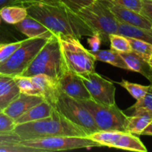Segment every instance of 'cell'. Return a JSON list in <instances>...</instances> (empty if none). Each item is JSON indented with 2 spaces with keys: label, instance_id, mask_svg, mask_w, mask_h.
<instances>
[{
  "label": "cell",
  "instance_id": "6da1fadb",
  "mask_svg": "<svg viewBox=\"0 0 152 152\" xmlns=\"http://www.w3.org/2000/svg\"><path fill=\"white\" fill-rule=\"evenodd\" d=\"M28 16L37 19L56 35L71 36L80 40L94 31L76 12L65 5L37 4L27 7Z\"/></svg>",
  "mask_w": 152,
  "mask_h": 152
},
{
  "label": "cell",
  "instance_id": "7a4b0ae2",
  "mask_svg": "<svg viewBox=\"0 0 152 152\" xmlns=\"http://www.w3.org/2000/svg\"><path fill=\"white\" fill-rule=\"evenodd\" d=\"M13 132L22 140L57 136L87 137V133L53 108L49 117L16 125Z\"/></svg>",
  "mask_w": 152,
  "mask_h": 152
},
{
  "label": "cell",
  "instance_id": "3957f363",
  "mask_svg": "<svg viewBox=\"0 0 152 152\" xmlns=\"http://www.w3.org/2000/svg\"><path fill=\"white\" fill-rule=\"evenodd\" d=\"M67 69L59 38L54 34L48 39L21 75L33 77L37 74H45L57 81Z\"/></svg>",
  "mask_w": 152,
  "mask_h": 152
},
{
  "label": "cell",
  "instance_id": "277c9868",
  "mask_svg": "<svg viewBox=\"0 0 152 152\" xmlns=\"http://www.w3.org/2000/svg\"><path fill=\"white\" fill-rule=\"evenodd\" d=\"M45 100L65 118L82 128L87 135L99 131L93 117L86 108L78 100L62 91L58 84Z\"/></svg>",
  "mask_w": 152,
  "mask_h": 152
},
{
  "label": "cell",
  "instance_id": "5b68a950",
  "mask_svg": "<svg viewBox=\"0 0 152 152\" xmlns=\"http://www.w3.org/2000/svg\"><path fill=\"white\" fill-rule=\"evenodd\" d=\"M67 68L78 76L95 71L96 59L80 40L71 36L57 35Z\"/></svg>",
  "mask_w": 152,
  "mask_h": 152
},
{
  "label": "cell",
  "instance_id": "8992f818",
  "mask_svg": "<svg viewBox=\"0 0 152 152\" xmlns=\"http://www.w3.org/2000/svg\"><path fill=\"white\" fill-rule=\"evenodd\" d=\"M77 13L95 33L100 35L103 42H108L109 34H117L119 21L110 9L99 0H95Z\"/></svg>",
  "mask_w": 152,
  "mask_h": 152
},
{
  "label": "cell",
  "instance_id": "52a82bcc",
  "mask_svg": "<svg viewBox=\"0 0 152 152\" xmlns=\"http://www.w3.org/2000/svg\"><path fill=\"white\" fill-rule=\"evenodd\" d=\"M48 39L36 37L23 39L21 45L0 65V74L12 77L21 75Z\"/></svg>",
  "mask_w": 152,
  "mask_h": 152
},
{
  "label": "cell",
  "instance_id": "ba28073f",
  "mask_svg": "<svg viewBox=\"0 0 152 152\" xmlns=\"http://www.w3.org/2000/svg\"><path fill=\"white\" fill-rule=\"evenodd\" d=\"M93 117L99 131L126 132L127 117L116 104L111 105L98 103L92 99L79 101Z\"/></svg>",
  "mask_w": 152,
  "mask_h": 152
},
{
  "label": "cell",
  "instance_id": "9c48e42d",
  "mask_svg": "<svg viewBox=\"0 0 152 152\" xmlns=\"http://www.w3.org/2000/svg\"><path fill=\"white\" fill-rule=\"evenodd\" d=\"M20 142L26 146L37 148L43 152L102 147L100 144L88 137H49L28 140H21Z\"/></svg>",
  "mask_w": 152,
  "mask_h": 152
},
{
  "label": "cell",
  "instance_id": "30bf717a",
  "mask_svg": "<svg viewBox=\"0 0 152 152\" xmlns=\"http://www.w3.org/2000/svg\"><path fill=\"white\" fill-rule=\"evenodd\" d=\"M80 77L93 100L107 105L116 104V87L112 82L106 80L95 71Z\"/></svg>",
  "mask_w": 152,
  "mask_h": 152
},
{
  "label": "cell",
  "instance_id": "8fae6325",
  "mask_svg": "<svg viewBox=\"0 0 152 152\" xmlns=\"http://www.w3.org/2000/svg\"><path fill=\"white\" fill-rule=\"evenodd\" d=\"M110 9L119 22L152 30V22L140 13L128 9L113 0H99Z\"/></svg>",
  "mask_w": 152,
  "mask_h": 152
},
{
  "label": "cell",
  "instance_id": "7c38bea8",
  "mask_svg": "<svg viewBox=\"0 0 152 152\" xmlns=\"http://www.w3.org/2000/svg\"><path fill=\"white\" fill-rule=\"evenodd\" d=\"M57 84L62 91L77 100L91 99L81 77L69 70L65 71L57 80Z\"/></svg>",
  "mask_w": 152,
  "mask_h": 152
},
{
  "label": "cell",
  "instance_id": "4fadbf2b",
  "mask_svg": "<svg viewBox=\"0 0 152 152\" xmlns=\"http://www.w3.org/2000/svg\"><path fill=\"white\" fill-rule=\"evenodd\" d=\"M44 100V98L42 96L20 93L14 100L12 101L4 109L2 110V111L15 120L24 113L35 105L41 103Z\"/></svg>",
  "mask_w": 152,
  "mask_h": 152
},
{
  "label": "cell",
  "instance_id": "5bb4252c",
  "mask_svg": "<svg viewBox=\"0 0 152 152\" xmlns=\"http://www.w3.org/2000/svg\"><path fill=\"white\" fill-rule=\"evenodd\" d=\"M15 26L18 31L26 36L28 38L43 37L48 39L54 35V34L47 27L28 15L25 19L16 24Z\"/></svg>",
  "mask_w": 152,
  "mask_h": 152
},
{
  "label": "cell",
  "instance_id": "9a60e30c",
  "mask_svg": "<svg viewBox=\"0 0 152 152\" xmlns=\"http://www.w3.org/2000/svg\"><path fill=\"white\" fill-rule=\"evenodd\" d=\"M14 78L0 74V109L3 110L19 95Z\"/></svg>",
  "mask_w": 152,
  "mask_h": 152
},
{
  "label": "cell",
  "instance_id": "2e32d148",
  "mask_svg": "<svg viewBox=\"0 0 152 152\" xmlns=\"http://www.w3.org/2000/svg\"><path fill=\"white\" fill-rule=\"evenodd\" d=\"M152 121V114L143 109L134 110L132 115L127 117L126 132L133 134H142Z\"/></svg>",
  "mask_w": 152,
  "mask_h": 152
},
{
  "label": "cell",
  "instance_id": "e0dca14e",
  "mask_svg": "<svg viewBox=\"0 0 152 152\" xmlns=\"http://www.w3.org/2000/svg\"><path fill=\"white\" fill-rule=\"evenodd\" d=\"M120 54L124 59L129 68V71L140 73L148 79L152 84V67L149 62L132 50L126 53H120Z\"/></svg>",
  "mask_w": 152,
  "mask_h": 152
},
{
  "label": "cell",
  "instance_id": "ac0fdd59",
  "mask_svg": "<svg viewBox=\"0 0 152 152\" xmlns=\"http://www.w3.org/2000/svg\"><path fill=\"white\" fill-rule=\"evenodd\" d=\"M53 111V107L47 101L44 100L41 103L35 105L31 109L16 118L14 120L15 124L19 125L22 123L36 121L49 117Z\"/></svg>",
  "mask_w": 152,
  "mask_h": 152
},
{
  "label": "cell",
  "instance_id": "d6986e66",
  "mask_svg": "<svg viewBox=\"0 0 152 152\" xmlns=\"http://www.w3.org/2000/svg\"><path fill=\"white\" fill-rule=\"evenodd\" d=\"M117 34L129 38L137 39L152 45V30L119 22Z\"/></svg>",
  "mask_w": 152,
  "mask_h": 152
},
{
  "label": "cell",
  "instance_id": "ffe728a7",
  "mask_svg": "<svg viewBox=\"0 0 152 152\" xmlns=\"http://www.w3.org/2000/svg\"><path fill=\"white\" fill-rule=\"evenodd\" d=\"M114 148L137 152H146L148 151L139 137L126 132H122L120 137L114 144Z\"/></svg>",
  "mask_w": 152,
  "mask_h": 152
},
{
  "label": "cell",
  "instance_id": "44dd1931",
  "mask_svg": "<svg viewBox=\"0 0 152 152\" xmlns=\"http://www.w3.org/2000/svg\"><path fill=\"white\" fill-rule=\"evenodd\" d=\"M92 53L94 56L96 61L105 62V63L110 64L113 66L117 67L121 69L129 70V68H128L124 59L122 57L120 53L113 50V49L111 48L108 49V50H100L99 49L97 51L92 52Z\"/></svg>",
  "mask_w": 152,
  "mask_h": 152
},
{
  "label": "cell",
  "instance_id": "7402d4cb",
  "mask_svg": "<svg viewBox=\"0 0 152 152\" xmlns=\"http://www.w3.org/2000/svg\"><path fill=\"white\" fill-rule=\"evenodd\" d=\"M26 7L19 5H10L2 7L0 10V17L4 22L16 25L28 16Z\"/></svg>",
  "mask_w": 152,
  "mask_h": 152
},
{
  "label": "cell",
  "instance_id": "603a6c76",
  "mask_svg": "<svg viewBox=\"0 0 152 152\" xmlns=\"http://www.w3.org/2000/svg\"><path fill=\"white\" fill-rule=\"evenodd\" d=\"M31 78L34 87L38 91L40 96L44 98V99L57 84L56 80L45 74H37L31 77Z\"/></svg>",
  "mask_w": 152,
  "mask_h": 152
},
{
  "label": "cell",
  "instance_id": "cb8c5ba5",
  "mask_svg": "<svg viewBox=\"0 0 152 152\" xmlns=\"http://www.w3.org/2000/svg\"><path fill=\"white\" fill-rule=\"evenodd\" d=\"M127 38L130 43L132 51L139 55L147 62H149L152 56V45L137 39L129 38V37Z\"/></svg>",
  "mask_w": 152,
  "mask_h": 152
},
{
  "label": "cell",
  "instance_id": "d4e9b609",
  "mask_svg": "<svg viewBox=\"0 0 152 152\" xmlns=\"http://www.w3.org/2000/svg\"><path fill=\"white\" fill-rule=\"evenodd\" d=\"M118 83L120 86L124 88L125 89L128 91L129 94L133 96L137 101L142 99L145 94L148 92L149 86H142V85L137 84V83H131L126 80H122L121 82H119Z\"/></svg>",
  "mask_w": 152,
  "mask_h": 152
},
{
  "label": "cell",
  "instance_id": "484cf974",
  "mask_svg": "<svg viewBox=\"0 0 152 152\" xmlns=\"http://www.w3.org/2000/svg\"><path fill=\"white\" fill-rule=\"evenodd\" d=\"M111 48L119 53H126L132 51L130 43L127 37L119 34H111L108 36Z\"/></svg>",
  "mask_w": 152,
  "mask_h": 152
},
{
  "label": "cell",
  "instance_id": "4316f807",
  "mask_svg": "<svg viewBox=\"0 0 152 152\" xmlns=\"http://www.w3.org/2000/svg\"><path fill=\"white\" fill-rule=\"evenodd\" d=\"M19 87L20 93L26 94L31 95H38L40 96L38 91L34 87V85L31 80V77H25V76L19 75L13 77Z\"/></svg>",
  "mask_w": 152,
  "mask_h": 152
},
{
  "label": "cell",
  "instance_id": "83f0119b",
  "mask_svg": "<svg viewBox=\"0 0 152 152\" xmlns=\"http://www.w3.org/2000/svg\"><path fill=\"white\" fill-rule=\"evenodd\" d=\"M22 42H23V39L2 44L0 46V65L7 60L12 53L21 45Z\"/></svg>",
  "mask_w": 152,
  "mask_h": 152
},
{
  "label": "cell",
  "instance_id": "f1b7e54d",
  "mask_svg": "<svg viewBox=\"0 0 152 152\" xmlns=\"http://www.w3.org/2000/svg\"><path fill=\"white\" fill-rule=\"evenodd\" d=\"M136 109L145 110L152 114V84L149 86V88L145 96L142 99L137 101L134 105L129 108V110L132 111Z\"/></svg>",
  "mask_w": 152,
  "mask_h": 152
},
{
  "label": "cell",
  "instance_id": "f546056e",
  "mask_svg": "<svg viewBox=\"0 0 152 152\" xmlns=\"http://www.w3.org/2000/svg\"><path fill=\"white\" fill-rule=\"evenodd\" d=\"M16 124L14 120L0 111V134H7L13 132Z\"/></svg>",
  "mask_w": 152,
  "mask_h": 152
},
{
  "label": "cell",
  "instance_id": "4dcf8cb0",
  "mask_svg": "<svg viewBox=\"0 0 152 152\" xmlns=\"http://www.w3.org/2000/svg\"><path fill=\"white\" fill-rule=\"evenodd\" d=\"M21 142V141H20ZM0 147V152H43L37 148L26 146L21 142Z\"/></svg>",
  "mask_w": 152,
  "mask_h": 152
},
{
  "label": "cell",
  "instance_id": "1f68e13d",
  "mask_svg": "<svg viewBox=\"0 0 152 152\" xmlns=\"http://www.w3.org/2000/svg\"><path fill=\"white\" fill-rule=\"evenodd\" d=\"M95 0H61L62 3L73 11L77 13L81 9L90 5Z\"/></svg>",
  "mask_w": 152,
  "mask_h": 152
},
{
  "label": "cell",
  "instance_id": "d6a6232c",
  "mask_svg": "<svg viewBox=\"0 0 152 152\" xmlns=\"http://www.w3.org/2000/svg\"><path fill=\"white\" fill-rule=\"evenodd\" d=\"M37 4H52V5H59L63 3L61 0H16V5L28 7L29 6Z\"/></svg>",
  "mask_w": 152,
  "mask_h": 152
},
{
  "label": "cell",
  "instance_id": "836d02e7",
  "mask_svg": "<svg viewBox=\"0 0 152 152\" xmlns=\"http://www.w3.org/2000/svg\"><path fill=\"white\" fill-rule=\"evenodd\" d=\"M114 2L128 9L140 13L142 8V0H113Z\"/></svg>",
  "mask_w": 152,
  "mask_h": 152
},
{
  "label": "cell",
  "instance_id": "e575fe53",
  "mask_svg": "<svg viewBox=\"0 0 152 152\" xmlns=\"http://www.w3.org/2000/svg\"><path fill=\"white\" fill-rule=\"evenodd\" d=\"M21 140H22L14 132L7 134H0V147L10 145V144L18 143Z\"/></svg>",
  "mask_w": 152,
  "mask_h": 152
},
{
  "label": "cell",
  "instance_id": "d590c367",
  "mask_svg": "<svg viewBox=\"0 0 152 152\" xmlns=\"http://www.w3.org/2000/svg\"><path fill=\"white\" fill-rule=\"evenodd\" d=\"M102 40L101 38L100 35L98 33H94L92 36L88 37V43L90 45L91 51L92 52H96L99 50L101 46V43H102Z\"/></svg>",
  "mask_w": 152,
  "mask_h": 152
},
{
  "label": "cell",
  "instance_id": "8d00e7d4",
  "mask_svg": "<svg viewBox=\"0 0 152 152\" xmlns=\"http://www.w3.org/2000/svg\"><path fill=\"white\" fill-rule=\"evenodd\" d=\"M140 14L152 22V1L142 0V8L140 10Z\"/></svg>",
  "mask_w": 152,
  "mask_h": 152
},
{
  "label": "cell",
  "instance_id": "74e56055",
  "mask_svg": "<svg viewBox=\"0 0 152 152\" xmlns=\"http://www.w3.org/2000/svg\"><path fill=\"white\" fill-rule=\"evenodd\" d=\"M13 39L14 38L7 31L2 29V28H0V44L12 42Z\"/></svg>",
  "mask_w": 152,
  "mask_h": 152
},
{
  "label": "cell",
  "instance_id": "f35d334b",
  "mask_svg": "<svg viewBox=\"0 0 152 152\" xmlns=\"http://www.w3.org/2000/svg\"><path fill=\"white\" fill-rule=\"evenodd\" d=\"M16 5V0H0V10L6 6Z\"/></svg>",
  "mask_w": 152,
  "mask_h": 152
},
{
  "label": "cell",
  "instance_id": "ab89813d",
  "mask_svg": "<svg viewBox=\"0 0 152 152\" xmlns=\"http://www.w3.org/2000/svg\"><path fill=\"white\" fill-rule=\"evenodd\" d=\"M141 135H149V136H152V121L148 124L145 129V130L142 132V134Z\"/></svg>",
  "mask_w": 152,
  "mask_h": 152
},
{
  "label": "cell",
  "instance_id": "60d3db41",
  "mask_svg": "<svg viewBox=\"0 0 152 152\" xmlns=\"http://www.w3.org/2000/svg\"><path fill=\"white\" fill-rule=\"evenodd\" d=\"M149 62V64H150V65H151V66H152V56H151V59H150L149 62Z\"/></svg>",
  "mask_w": 152,
  "mask_h": 152
},
{
  "label": "cell",
  "instance_id": "b9f144b4",
  "mask_svg": "<svg viewBox=\"0 0 152 152\" xmlns=\"http://www.w3.org/2000/svg\"><path fill=\"white\" fill-rule=\"evenodd\" d=\"M0 111H2V110H1V109H0Z\"/></svg>",
  "mask_w": 152,
  "mask_h": 152
},
{
  "label": "cell",
  "instance_id": "7bdbcfd3",
  "mask_svg": "<svg viewBox=\"0 0 152 152\" xmlns=\"http://www.w3.org/2000/svg\"><path fill=\"white\" fill-rule=\"evenodd\" d=\"M1 45H2V44H0V46H1Z\"/></svg>",
  "mask_w": 152,
  "mask_h": 152
},
{
  "label": "cell",
  "instance_id": "ee69618b",
  "mask_svg": "<svg viewBox=\"0 0 152 152\" xmlns=\"http://www.w3.org/2000/svg\"><path fill=\"white\" fill-rule=\"evenodd\" d=\"M151 1H152V0H151Z\"/></svg>",
  "mask_w": 152,
  "mask_h": 152
},
{
  "label": "cell",
  "instance_id": "f6af8a7d",
  "mask_svg": "<svg viewBox=\"0 0 152 152\" xmlns=\"http://www.w3.org/2000/svg\"><path fill=\"white\" fill-rule=\"evenodd\" d=\"M151 67H152V66H151Z\"/></svg>",
  "mask_w": 152,
  "mask_h": 152
}]
</instances>
